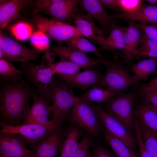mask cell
Listing matches in <instances>:
<instances>
[{
	"mask_svg": "<svg viewBox=\"0 0 157 157\" xmlns=\"http://www.w3.org/2000/svg\"><path fill=\"white\" fill-rule=\"evenodd\" d=\"M146 104L149 106L150 108H151L153 110H154L157 113V107H156L150 104H147V103Z\"/></svg>",
	"mask_w": 157,
	"mask_h": 157,
	"instance_id": "cell-44",
	"label": "cell"
},
{
	"mask_svg": "<svg viewBox=\"0 0 157 157\" xmlns=\"http://www.w3.org/2000/svg\"><path fill=\"white\" fill-rule=\"evenodd\" d=\"M65 129L60 125L40 140L33 147L34 157H57L64 141Z\"/></svg>",
	"mask_w": 157,
	"mask_h": 157,
	"instance_id": "cell-12",
	"label": "cell"
},
{
	"mask_svg": "<svg viewBox=\"0 0 157 157\" xmlns=\"http://www.w3.org/2000/svg\"><path fill=\"white\" fill-rule=\"evenodd\" d=\"M121 63L110 61L106 65L105 74L97 86L118 94L134 84L133 75Z\"/></svg>",
	"mask_w": 157,
	"mask_h": 157,
	"instance_id": "cell-8",
	"label": "cell"
},
{
	"mask_svg": "<svg viewBox=\"0 0 157 157\" xmlns=\"http://www.w3.org/2000/svg\"><path fill=\"white\" fill-rule=\"evenodd\" d=\"M29 0H7L0 6L1 31L8 24L20 16L21 10L32 2Z\"/></svg>",
	"mask_w": 157,
	"mask_h": 157,
	"instance_id": "cell-21",
	"label": "cell"
},
{
	"mask_svg": "<svg viewBox=\"0 0 157 157\" xmlns=\"http://www.w3.org/2000/svg\"><path fill=\"white\" fill-rule=\"evenodd\" d=\"M41 51L26 47L18 41L0 32V59L21 63L36 61Z\"/></svg>",
	"mask_w": 157,
	"mask_h": 157,
	"instance_id": "cell-6",
	"label": "cell"
},
{
	"mask_svg": "<svg viewBox=\"0 0 157 157\" xmlns=\"http://www.w3.org/2000/svg\"><path fill=\"white\" fill-rule=\"evenodd\" d=\"M103 128L102 132L106 142L118 157H137L122 140Z\"/></svg>",
	"mask_w": 157,
	"mask_h": 157,
	"instance_id": "cell-26",
	"label": "cell"
},
{
	"mask_svg": "<svg viewBox=\"0 0 157 157\" xmlns=\"http://www.w3.org/2000/svg\"><path fill=\"white\" fill-rule=\"evenodd\" d=\"M32 99L33 104L26 114L23 124H42L49 122L51 106L41 95H33Z\"/></svg>",
	"mask_w": 157,
	"mask_h": 157,
	"instance_id": "cell-16",
	"label": "cell"
},
{
	"mask_svg": "<svg viewBox=\"0 0 157 157\" xmlns=\"http://www.w3.org/2000/svg\"><path fill=\"white\" fill-rule=\"evenodd\" d=\"M157 59L150 58L143 60L133 65L131 71L133 74L134 83L141 80L147 81L150 75L157 70Z\"/></svg>",
	"mask_w": 157,
	"mask_h": 157,
	"instance_id": "cell-23",
	"label": "cell"
},
{
	"mask_svg": "<svg viewBox=\"0 0 157 157\" xmlns=\"http://www.w3.org/2000/svg\"><path fill=\"white\" fill-rule=\"evenodd\" d=\"M35 15L33 18V22L35 26L44 32L49 38L62 42L66 41L75 36H84L76 26L48 18L37 14Z\"/></svg>",
	"mask_w": 157,
	"mask_h": 157,
	"instance_id": "cell-7",
	"label": "cell"
},
{
	"mask_svg": "<svg viewBox=\"0 0 157 157\" xmlns=\"http://www.w3.org/2000/svg\"><path fill=\"white\" fill-rule=\"evenodd\" d=\"M118 3L120 13L126 14L135 12L144 4L141 0H118Z\"/></svg>",
	"mask_w": 157,
	"mask_h": 157,
	"instance_id": "cell-36",
	"label": "cell"
},
{
	"mask_svg": "<svg viewBox=\"0 0 157 157\" xmlns=\"http://www.w3.org/2000/svg\"><path fill=\"white\" fill-rule=\"evenodd\" d=\"M78 0H59L54 3L44 12L52 18L51 19L64 22L73 20L78 10Z\"/></svg>",
	"mask_w": 157,
	"mask_h": 157,
	"instance_id": "cell-19",
	"label": "cell"
},
{
	"mask_svg": "<svg viewBox=\"0 0 157 157\" xmlns=\"http://www.w3.org/2000/svg\"><path fill=\"white\" fill-rule=\"evenodd\" d=\"M92 146V154L91 157H115L99 144L94 142Z\"/></svg>",
	"mask_w": 157,
	"mask_h": 157,
	"instance_id": "cell-39",
	"label": "cell"
},
{
	"mask_svg": "<svg viewBox=\"0 0 157 157\" xmlns=\"http://www.w3.org/2000/svg\"><path fill=\"white\" fill-rule=\"evenodd\" d=\"M73 20L77 28L92 42L99 44L106 49L107 44L103 31L96 25L93 19L87 13L78 9Z\"/></svg>",
	"mask_w": 157,
	"mask_h": 157,
	"instance_id": "cell-13",
	"label": "cell"
},
{
	"mask_svg": "<svg viewBox=\"0 0 157 157\" xmlns=\"http://www.w3.org/2000/svg\"><path fill=\"white\" fill-rule=\"evenodd\" d=\"M94 142L90 136L84 134L77 149L71 157H91L90 148Z\"/></svg>",
	"mask_w": 157,
	"mask_h": 157,
	"instance_id": "cell-35",
	"label": "cell"
},
{
	"mask_svg": "<svg viewBox=\"0 0 157 157\" xmlns=\"http://www.w3.org/2000/svg\"><path fill=\"white\" fill-rule=\"evenodd\" d=\"M137 140L141 157H151L147 150L143 142L140 129L135 130Z\"/></svg>",
	"mask_w": 157,
	"mask_h": 157,
	"instance_id": "cell-41",
	"label": "cell"
},
{
	"mask_svg": "<svg viewBox=\"0 0 157 157\" xmlns=\"http://www.w3.org/2000/svg\"><path fill=\"white\" fill-rule=\"evenodd\" d=\"M9 30L18 40L24 41L30 38L32 34V28L25 22H19L9 27Z\"/></svg>",
	"mask_w": 157,
	"mask_h": 157,
	"instance_id": "cell-33",
	"label": "cell"
},
{
	"mask_svg": "<svg viewBox=\"0 0 157 157\" xmlns=\"http://www.w3.org/2000/svg\"><path fill=\"white\" fill-rule=\"evenodd\" d=\"M67 119L94 137L99 138L100 119L94 103L81 101L76 103L70 111Z\"/></svg>",
	"mask_w": 157,
	"mask_h": 157,
	"instance_id": "cell-3",
	"label": "cell"
},
{
	"mask_svg": "<svg viewBox=\"0 0 157 157\" xmlns=\"http://www.w3.org/2000/svg\"><path fill=\"white\" fill-rule=\"evenodd\" d=\"M104 6L113 10H119L118 0H100Z\"/></svg>",
	"mask_w": 157,
	"mask_h": 157,
	"instance_id": "cell-43",
	"label": "cell"
},
{
	"mask_svg": "<svg viewBox=\"0 0 157 157\" xmlns=\"http://www.w3.org/2000/svg\"><path fill=\"white\" fill-rule=\"evenodd\" d=\"M117 19H122L126 21H138L140 23L157 24V6L144 4L138 10L131 13H121L113 15Z\"/></svg>",
	"mask_w": 157,
	"mask_h": 157,
	"instance_id": "cell-20",
	"label": "cell"
},
{
	"mask_svg": "<svg viewBox=\"0 0 157 157\" xmlns=\"http://www.w3.org/2000/svg\"><path fill=\"white\" fill-rule=\"evenodd\" d=\"M138 121L157 134V113L144 102L139 104L135 113Z\"/></svg>",
	"mask_w": 157,
	"mask_h": 157,
	"instance_id": "cell-25",
	"label": "cell"
},
{
	"mask_svg": "<svg viewBox=\"0 0 157 157\" xmlns=\"http://www.w3.org/2000/svg\"><path fill=\"white\" fill-rule=\"evenodd\" d=\"M100 120L104 127L113 135L119 138L133 151L136 149L135 140L129 130L125 127L113 116L96 104Z\"/></svg>",
	"mask_w": 157,
	"mask_h": 157,
	"instance_id": "cell-11",
	"label": "cell"
},
{
	"mask_svg": "<svg viewBox=\"0 0 157 157\" xmlns=\"http://www.w3.org/2000/svg\"><path fill=\"white\" fill-rule=\"evenodd\" d=\"M124 38L125 59L123 63H130L135 57V52L142 42L141 31L137 23L129 21L128 26L126 27Z\"/></svg>",
	"mask_w": 157,
	"mask_h": 157,
	"instance_id": "cell-18",
	"label": "cell"
},
{
	"mask_svg": "<svg viewBox=\"0 0 157 157\" xmlns=\"http://www.w3.org/2000/svg\"><path fill=\"white\" fill-rule=\"evenodd\" d=\"M28 144L20 134L0 133L1 157H34V152L26 148Z\"/></svg>",
	"mask_w": 157,
	"mask_h": 157,
	"instance_id": "cell-10",
	"label": "cell"
},
{
	"mask_svg": "<svg viewBox=\"0 0 157 157\" xmlns=\"http://www.w3.org/2000/svg\"><path fill=\"white\" fill-rule=\"evenodd\" d=\"M49 39L44 32L39 30L32 34L30 37V41L37 50L41 51H45L49 49Z\"/></svg>",
	"mask_w": 157,
	"mask_h": 157,
	"instance_id": "cell-34",
	"label": "cell"
},
{
	"mask_svg": "<svg viewBox=\"0 0 157 157\" xmlns=\"http://www.w3.org/2000/svg\"><path fill=\"white\" fill-rule=\"evenodd\" d=\"M24 72L17 69L8 61L0 59V76L1 81H8L11 82L25 84L21 76Z\"/></svg>",
	"mask_w": 157,
	"mask_h": 157,
	"instance_id": "cell-27",
	"label": "cell"
},
{
	"mask_svg": "<svg viewBox=\"0 0 157 157\" xmlns=\"http://www.w3.org/2000/svg\"><path fill=\"white\" fill-rule=\"evenodd\" d=\"M82 129L71 124L65 129V135L60 153V157H71L78 148L80 138L83 135Z\"/></svg>",
	"mask_w": 157,
	"mask_h": 157,
	"instance_id": "cell-22",
	"label": "cell"
},
{
	"mask_svg": "<svg viewBox=\"0 0 157 157\" xmlns=\"http://www.w3.org/2000/svg\"><path fill=\"white\" fill-rule=\"evenodd\" d=\"M137 24L141 31L147 37L157 43V24Z\"/></svg>",
	"mask_w": 157,
	"mask_h": 157,
	"instance_id": "cell-37",
	"label": "cell"
},
{
	"mask_svg": "<svg viewBox=\"0 0 157 157\" xmlns=\"http://www.w3.org/2000/svg\"><path fill=\"white\" fill-rule=\"evenodd\" d=\"M72 87L59 80H53L51 89L53 119L66 117L74 106L80 101L74 94Z\"/></svg>",
	"mask_w": 157,
	"mask_h": 157,
	"instance_id": "cell-5",
	"label": "cell"
},
{
	"mask_svg": "<svg viewBox=\"0 0 157 157\" xmlns=\"http://www.w3.org/2000/svg\"><path fill=\"white\" fill-rule=\"evenodd\" d=\"M51 49L60 59L70 61L87 67H93L99 63L106 65L110 61L103 58H98L97 60H94L88 56L87 53L67 46H55L52 47Z\"/></svg>",
	"mask_w": 157,
	"mask_h": 157,
	"instance_id": "cell-17",
	"label": "cell"
},
{
	"mask_svg": "<svg viewBox=\"0 0 157 157\" xmlns=\"http://www.w3.org/2000/svg\"><path fill=\"white\" fill-rule=\"evenodd\" d=\"M118 94L97 86L90 88L81 96L78 97L80 101L106 104Z\"/></svg>",
	"mask_w": 157,
	"mask_h": 157,
	"instance_id": "cell-24",
	"label": "cell"
},
{
	"mask_svg": "<svg viewBox=\"0 0 157 157\" xmlns=\"http://www.w3.org/2000/svg\"><path fill=\"white\" fill-rule=\"evenodd\" d=\"M126 27L115 25L112 29L109 36L106 39V49L119 50L124 54L125 44L124 36Z\"/></svg>",
	"mask_w": 157,
	"mask_h": 157,
	"instance_id": "cell-28",
	"label": "cell"
},
{
	"mask_svg": "<svg viewBox=\"0 0 157 157\" xmlns=\"http://www.w3.org/2000/svg\"><path fill=\"white\" fill-rule=\"evenodd\" d=\"M59 0H37L33 4L34 7V13L37 14L40 12H44L54 3Z\"/></svg>",
	"mask_w": 157,
	"mask_h": 157,
	"instance_id": "cell-38",
	"label": "cell"
},
{
	"mask_svg": "<svg viewBox=\"0 0 157 157\" xmlns=\"http://www.w3.org/2000/svg\"><path fill=\"white\" fill-rule=\"evenodd\" d=\"M141 96L144 102L157 107V88L148 91Z\"/></svg>",
	"mask_w": 157,
	"mask_h": 157,
	"instance_id": "cell-40",
	"label": "cell"
},
{
	"mask_svg": "<svg viewBox=\"0 0 157 157\" xmlns=\"http://www.w3.org/2000/svg\"><path fill=\"white\" fill-rule=\"evenodd\" d=\"M78 4L100 24L104 34L110 33L116 25L117 19L107 13L100 0H78Z\"/></svg>",
	"mask_w": 157,
	"mask_h": 157,
	"instance_id": "cell-14",
	"label": "cell"
},
{
	"mask_svg": "<svg viewBox=\"0 0 157 157\" xmlns=\"http://www.w3.org/2000/svg\"><path fill=\"white\" fill-rule=\"evenodd\" d=\"M45 51L40 65L28 62L21 63V70L37 86L41 95L47 101H51V87L54 75L53 66L56 54L49 49Z\"/></svg>",
	"mask_w": 157,
	"mask_h": 157,
	"instance_id": "cell-2",
	"label": "cell"
},
{
	"mask_svg": "<svg viewBox=\"0 0 157 157\" xmlns=\"http://www.w3.org/2000/svg\"><path fill=\"white\" fill-rule=\"evenodd\" d=\"M145 1L151 4H157V0H147Z\"/></svg>",
	"mask_w": 157,
	"mask_h": 157,
	"instance_id": "cell-45",
	"label": "cell"
},
{
	"mask_svg": "<svg viewBox=\"0 0 157 157\" xmlns=\"http://www.w3.org/2000/svg\"><path fill=\"white\" fill-rule=\"evenodd\" d=\"M2 83L0 93V113L3 120L1 122L11 125L22 124L30 107L33 96L31 90L26 84Z\"/></svg>",
	"mask_w": 157,
	"mask_h": 157,
	"instance_id": "cell-1",
	"label": "cell"
},
{
	"mask_svg": "<svg viewBox=\"0 0 157 157\" xmlns=\"http://www.w3.org/2000/svg\"><path fill=\"white\" fill-rule=\"evenodd\" d=\"M155 73L157 74V70L155 72Z\"/></svg>",
	"mask_w": 157,
	"mask_h": 157,
	"instance_id": "cell-46",
	"label": "cell"
},
{
	"mask_svg": "<svg viewBox=\"0 0 157 157\" xmlns=\"http://www.w3.org/2000/svg\"><path fill=\"white\" fill-rule=\"evenodd\" d=\"M157 88V76L148 83L141 84L139 87V92L141 95L149 90Z\"/></svg>",
	"mask_w": 157,
	"mask_h": 157,
	"instance_id": "cell-42",
	"label": "cell"
},
{
	"mask_svg": "<svg viewBox=\"0 0 157 157\" xmlns=\"http://www.w3.org/2000/svg\"><path fill=\"white\" fill-rule=\"evenodd\" d=\"M67 117L52 119L42 124H30L11 125L1 122L0 133H18L25 137L33 148L44 137L58 126L61 125Z\"/></svg>",
	"mask_w": 157,
	"mask_h": 157,
	"instance_id": "cell-4",
	"label": "cell"
},
{
	"mask_svg": "<svg viewBox=\"0 0 157 157\" xmlns=\"http://www.w3.org/2000/svg\"><path fill=\"white\" fill-rule=\"evenodd\" d=\"M53 67L54 75H58L74 74L79 72L81 69L87 67L70 61L60 59L53 64Z\"/></svg>",
	"mask_w": 157,
	"mask_h": 157,
	"instance_id": "cell-32",
	"label": "cell"
},
{
	"mask_svg": "<svg viewBox=\"0 0 157 157\" xmlns=\"http://www.w3.org/2000/svg\"><path fill=\"white\" fill-rule=\"evenodd\" d=\"M138 121L142 138L147 150L151 157H157V134Z\"/></svg>",
	"mask_w": 157,
	"mask_h": 157,
	"instance_id": "cell-30",
	"label": "cell"
},
{
	"mask_svg": "<svg viewBox=\"0 0 157 157\" xmlns=\"http://www.w3.org/2000/svg\"><path fill=\"white\" fill-rule=\"evenodd\" d=\"M92 67H87L83 71L74 74L56 75L72 87L85 90L89 88L98 86L103 76Z\"/></svg>",
	"mask_w": 157,
	"mask_h": 157,
	"instance_id": "cell-15",
	"label": "cell"
},
{
	"mask_svg": "<svg viewBox=\"0 0 157 157\" xmlns=\"http://www.w3.org/2000/svg\"><path fill=\"white\" fill-rule=\"evenodd\" d=\"M141 33L142 42L135 52V57L157 59V43L148 38L142 31Z\"/></svg>",
	"mask_w": 157,
	"mask_h": 157,
	"instance_id": "cell-31",
	"label": "cell"
},
{
	"mask_svg": "<svg viewBox=\"0 0 157 157\" xmlns=\"http://www.w3.org/2000/svg\"><path fill=\"white\" fill-rule=\"evenodd\" d=\"M134 97L133 93L117 95L106 103L104 110L130 131L134 126L132 105Z\"/></svg>",
	"mask_w": 157,
	"mask_h": 157,
	"instance_id": "cell-9",
	"label": "cell"
},
{
	"mask_svg": "<svg viewBox=\"0 0 157 157\" xmlns=\"http://www.w3.org/2000/svg\"><path fill=\"white\" fill-rule=\"evenodd\" d=\"M83 35L73 37L66 41L67 47L85 53L95 54L98 58H103L96 47Z\"/></svg>",
	"mask_w": 157,
	"mask_h": 157,
	"instance_id": "cell-29",
	"label": "cell"
}]
</instances>
